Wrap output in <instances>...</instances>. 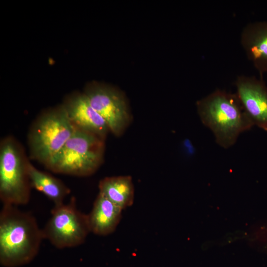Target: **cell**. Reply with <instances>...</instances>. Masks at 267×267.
I'll list each match as a JSON object with an SVG mask.
<instances>
[{
	"mask_svg": "<svg viewBox=\"0 0 267 267\" xmlns=\"http://www.w3.org/2000/svg\"><path fill=\"white\" fill-rule=\"evenodd\" d=\"M42 231L44 239L61 249L82 245L91 232L88 215L78 209L74 197L67 204L54 206Z\"/></svg>",
	"mask_w": 267,
	"mask_h": 267,
	"instance_id": "obj_6",
	"label": "cell"
},
{
	"mask_svg": "<svg viewBox=\"0 0 267 267\" xmlns=\"http://www.w3.org/2000/svg\"><path fill=\"white\" fill-rule=\"evenodd\" d=\"M42 229L30 213L4 204L0 213V264L19 267L30 263L44 239Z\"/></svg>",
	"mask_w": 267,
	"mask_h": 267,
	"instance_id": "obj_1",
	"label": "cell"
},
{
	"mask_svg": "<svg viewBox=\"0 0 267 267\" xmlns=\"http://www.w3.org/2000/svg\"><path fill=\"white\" fill-rule=\"evenodd\" d=\"M27 159L20 143L13 137L0 144V199L3 205H25L30 201L31 184Z\"/></svg>",
	"mask_w": 267,
	"mask_h": 267,
	"instance_id": "obj_4",
	"label": "cell"
},
{
	"mask_svg": "<svg viewBox=\"0 0 267 267\" xmlns=\"http://www.w3.org/2000/svg\"><path fill=\"white\" fill-rule=\"evenodd\" d=\"M85 94L91 106L106 121L110 132L116 136L122 134L131 122L123 96L116 89L103 86H93Z\"/></svg>",
	"mask_w": 267,
	"mask_h": 267,
	"instance_id": "obj_7",
	"label": "cell"
},
{
	"mask_svg": "<svg viewBox=\"0 0 267 267\" xmlns=\"http://www.w3.org/2000/svg\"><path fill=\"white\" fill-rule=\"evenodd\" d=\"M123 209L98 193L88 214L90 232L98 235L112 233L118 226Z\"/></svg>",
	"mask_w": 267,
	"mask_h": 267,
	"instance_id": "obj_11",
	"label": "cell"
},
{
	"mask_svg": "<svg viewBox=\"0 0 267 267\" xmlns=\"http://www.w3.org/2000/svg\"><path fill=\"white\" fill-rule=\"evenodd\" d=\"M197 107L202 123L212 131L218 144L225 149L254 126L236 94L218 90L198 101Z\"/></svg>",
	"mask_w": 267,
	"mask_h": 267,
	"instance_id": "obj_2",
	"label": "cell"
},
{
	"mask_svg": "<svg viewBox=\"0 0 267 267\" xmlns=\"http://www.w3.org/2000/svg\"><path fill=\"white\" fill-rule=\"evenodd\" d=\"M241 44L260 74L267 72V21L246 26L242 33Z\"/></svg>",
	"mask_w": 267,
	"mask_h": 267,
	"instance_id": "obj_10",
	"label": "cell"
},
{
	"mask_svg": "<svg viewBox=\"0 0 267 267\" xmlns=\"http://www.w3.org/2000/svg\"><path fill=\"white\" fill-rule=\"evenodd\" d=\"M28 173L31 186L50 199L54 206L64 203L70 189L61 180L45 172L40 171L30 162Z\"/></svg>",
	"mask_w": 267,
	"mask_h": 267,
	"instance_id": "obj_13",
	"label": "cell"
},
{
	"mask_svg": "<svg viewBox=\"0 0 267 267\" xmlns=\"http://www.w3.org/2000/svg\"><path fill=\"white\" fill-rule=\"evenodd\" d=\"M99 193L124 210L132 206L134 190L130 176L105 177L98 184Z\"/></svg>",
	"mask_w": 267,
	"mask_h": 267,
	"instance_id": "obj_12",
	"label": "cell"
},
{
	"mask_svg": "<svg viewBox=\"0 0 267 267\" xmlns=\"http://www.w3.org/2000/svg\"><path fill=\"white\" fill-rule=\"evenodd\" d=\"M75 130L63 106L43 113L34 122L29 132L30 157L45 166Z\"/></svg>",
	"mask_w": 267,
	"mask_h": 267,
	"instance_id": "obj_5",
	"label": "cell"
},
{
	"mask_svg": "<svg viewBox=\"0 0 267 267\" xmlns=\"http://www.w3.org/2000/svg\"><path fill=\"white\" fill-rule=\"evenodd\" d=\"M104 141L94 134L75 128L70 138L45 167L56 173L90 176L102 163Z\"/></svg>",
	"mask_w": 267,
	"mask_h": 267,
	"instance_id": "obj_3",
	"label": "cell"
},
{
	"mask_svg": "<svg viewBox=\"0 0 267 267\" xmlns=\"http://www.w3.org/2000/svg\"><path fill=\"white\" fill-rule=\"evenodd\" d=\"M236 96L254 125L267 132V88L261 79L238 78Z\"/></svg>",
	"mask_w": 267,
	"mask_h": 267,
	"instance_id": "obj_8",
	"label": "cell"
},
{
	"mask_svg": "<svg viewBox=\"0 0 267 267\" xmlns=\"http://www.w3.org/2000/svg\"><path fill=\"white\" fill-rule=\"evenodd\" d=\"M63 106L76 128L94 134L105 140L110 131L108 125L91 106L85 94L71 97Z\"/></svg>",
	"mask_w": 267,
	"mask_h": 267,
	"instance_id": "obj_9",
	"label": "cell"
}]
</instances>
